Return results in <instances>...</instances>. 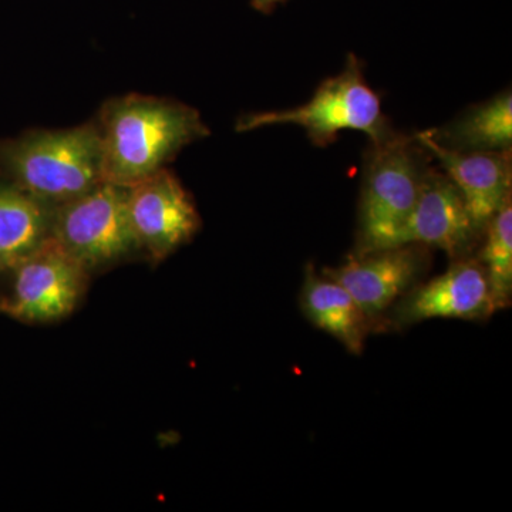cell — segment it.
Here are the masks:
<instances>
[{"label":"cell","instance_id":"1","mask_svg":"<svg viewBox=\"0 0 512 512\" xmlns=\"http://www.w3.org/2000/svg\"><path fill=\"white\" fill-rule=\"evenodd\" d=\"M97 124L104 183L124 188L163 170L184 147L210 136L197 110L140 94L104 104Z\"/></svg>","mask_w":512,"mask_h":512},{"label":"cell","instance_id":"2","mask_svg":"<svg viewBox=\"0 0 512 512\" xmlns=\"http://www.w3.org/2000/svg\"><path fill=\"white\" fill-rule=\"evenodd\" d=\"M0 170L50 207L74 200L104 183L99 124L33 130L0 144Z\"/></svg>","mask_w":512,"mask_h":512},{"label":"cell","instance_id":"3","mask_svg":"<svg viewBox=\"0 0 512 512\" xmlns=\"http://www.w3.org/2000/svg\"><path fill=\"white\" fill-rule=\"evenodd\" d=\"M416 136L392 131L370 141L360 192L355 254L397 247L430 164Z\"/></svg>","mask_w":512,"mask_h":512},{"label":"cell","instance_id":"4","mask_svg":"<svg viewBox=\"0 0 512 512\" xmlns=\"http://www.w3.org/2000/svg\"><path fill=\"white\" fill-rule=\"evenodd\" d=\"M275 124L301 126L318 147L329 146L345 130L362 131L370 141L382 140L393 131L379 94L367 84L362 63L353 55L342 73L320 84L308 103L295 109L248 114L238 120L237 131Z\"/></svg>","mask_w":512,"mask_h":512},{"label":"cell","instance_id":"5","mask_svg":"<svg viewBox=\"0 0 512 512\" xmlns=\"http://www.w3.org/2000/svg\"><path fill=\"white\" fill-rule=\"evenodd\" d=\"M52 238L92 272L138 249L127 208V188L101 183L53 210Z\"/></svg>","mask_w":512,"mask_h":512},{"label":"cell","instance_id":"6","mask_svg":"<svg viewBox=\"0 0 512 512\" xmlns=\"http://www.w3.org/2000/svg\"><path fill=\"white\" fill-rule=\"evenodd\" d=\"M10 271L12 288L0 298V312L28 323L56 322L73 313L90 274L53 238Z\"/></svg>","mask_w":512,"mask_h":512},{"label":"cell","instance_id":"7","mask_svg":"<svg viewBox=\"0 0 512 512\" xmlns=\"http://www.w3.org/2000/svg\"><path fill=\"white\" fill-rule=\"evenodd\" d=\"M429 248L407 244L350 255L338 268L323 275L350 293L370 325L380 326L394 303L419 284L429 269Z\"/></svg>","mask_w":512,"mask_h":512},{"label":"cell","instance_id":"8","mask_svg":"<svg viewBox=\"0 0 512 512\" xmlns=\"http://www.w3.org/2000/svg\"><path fill=\"white\" fill-rule=\"evenodd\" d=\"M127 208L138 249L161 262L201 227L191 195L167 168L127 188Z\"/></svg>","mask_w":512,"mask_h":512},{"label":"cell","instance_id":"9","mask_svg":"<svg viewBox=\"0 0 512 512\" xmlns=\"http://www.w3.org/2000/svg\"><path fill=\"white\" fill-rule=\"evenodd\" d=\"M490 288L476 256L454 259L443 274L419 282L394 303L386 316L390 328H407L431 319L483 322L494 315Z\"/></svg>","mask_w":512,"mask_h":512},{"label":"cell","instance_id":"10","mask_svg":"<svg viewBox=\"0 0 512 512\" xmlns=\"http://www.w3.org/2000/svg\"><path fill=\"white\" fill-rule=\"evenodd\" d=\"M481 238L461 192L443 171L430 165L397 247L416 244L441 249L454 261L471 256Z\"/></svg>","mask_w":512,"mask_h":512},{"label":"cell","instance_id":"11","mask_svg":"<svg viewBox=\"0 0 512 512\" xmlns=\"http://www.w3.org/2000/svg\"><path fill=\"white\" fill-rule=\"evenodd\" d=\"M416 138L461 192L474 224L483 234L491 218L511 198V150H453L437 143L427 131L417 133Z\"/></svg>","mask_w":512,"mask_h":512},{"label":"cell","instance_id":"12","mask_svg":"<svg viewBox=\"0 0 512 512\" xmlns=\"http://www.w3.org/2000/svg\"><path fill=\"white\" fill-rule=\"evenodd\" d=\"M301 309L315 328L338 340L353 355H362L372 325L342 285L319 275L311 265L306 266L303 278Z\"/></svg>","mask_w":512,"mask_h":512},{"label":"cell","instance_id":"13","mask_svg":"<svg viewBox=\"0 0 512 512\" xmlns=\"http://www.w3.org/2000/svg\"><path fill=\"white\" fill-rule=\"evenodd\" d=\"M55 207L0 183V271H10L52 238Z\"/></svg>","mask_w":512,"mask_h":512},{"label":"cell","instance_id":"14","mask_svg":"<svg viewBox=\"0 0 512 512\" xmlns=\"http://www.w3.org/2000/svg\"><path fill=\"white\" fill-rule=\"evenodd\" d=\"M437 143L458 151L511 150V92L474 106L450 126L427 130Z\"/></svg>","mask_w":512,"mask_h":512},{"label":"cell","instance_id":"15","mask_svg":"<svg viewBox=\"0 0 512 512\" xmlns=\"http://www.w3.org/2000/svg\"><path fill=\"white\" fill-rule=\"evenodd\" d=\"M483 248L476 256L483 266L495 312L512 299V201L507 200L483 232Z\"/></svg>","mask_w":512,"mask_h":512},{"label":"cell","instance_id":"16","mask_svg":"<svg viewBox=\"0 0 512 512\" xmlns=\"http://www.w3.org/2000/svg\"><path fill=\"white\" fill-rule=\"evenodd\" d=\"M278 2H281V0H254V6L256 9L266 12V10L271 9Z\"/></svg>","mask_w":512,"mask_h":512},{"label":"cell","instance_id":"17","mask_svg":"<svg viewBox=\"0 0 512 512\" xmlns=\"http://www.w3.org/2000/svg\"><path fill=\"white\" fill-rule=\"evenodd\" d=\"M0 272H2V271H0Z\"/></svg>","mask_w":512,"mask_h":512}]
</instances>
